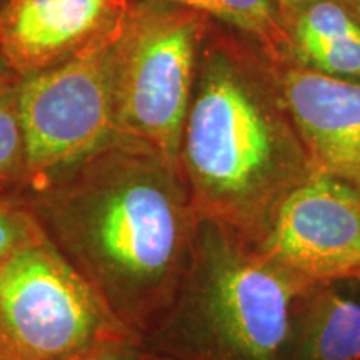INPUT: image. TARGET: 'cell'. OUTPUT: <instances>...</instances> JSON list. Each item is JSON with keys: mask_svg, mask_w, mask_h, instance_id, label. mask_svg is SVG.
<instances>
[{"mask_svg": "<svg viewBox=\"0 0 360 360\" xmlns=\"http://www.w3.org/2000/svg\"><path fill=\"white\" fill-rule=\"evenodd\" d=\"M20 195L53 247L146 342L177 297L199 222L179 162L119 135Z\"/></svg>", "mask_w": 360, "mask_h": 360, "instance_id": "cell-1", "label": "cell"}, {"mask_svg": "<svg viewBox=\"0 0 360 360\" xmlns=\"http://www.w3.org/2000/svg\"><path fill=\"white\" fill-rule=\"evenodd\" d=\"M143 342L135 337L112 340L101 345L80 360H141Z\"/></svg>", "mask_w": 360, "mask_h": 360, "instance_id": "cell-14", "label": "cell"}, {"mask_svg": "<svg viewBox=\"0 0 360 360\" xmlns=\"http://www.w3.org/2000/svg\"><path fill=\"white\" fill-rule=\"evenodd\" d=\"M207 17L162 0L132 4L112 51L115 130L179 162Z\"/></svg>", "mask_w": 360, "mask_h": 360, "instance_id": "cell-4", "label": "cell"}, {"mask_svg": "<svg viewBox=\"0 0 360 360\" xmlns=\"http://www.w3.org/2000/svg\"><path fill=\"white\" fill-rule=\"evenodd\" d=\"M11 75H13V74H12L11 70L7 69V65L4 64V60H2V58H0V80H2V79H6V77H11Z\"/></svg>", "mask_w": 360, "mask_h": 360, "instance_id": "cell-18", "label": "cell"}, {"mask_svg": "<svg viewBox=\"0 0 360 360\" xmlns=\"http://www.w3.org/2000/svg\"><path fill=\"white\" fill-rule=\"evenodd\" d=\"M259 247L305 285L360 281V191L314 172L285 197Z\"/></svg>", "mask_w": 360, "mask_h": 360, "instance_id": "cell-7", "label": "cell"}, {"mask_svg": "<svg viewBox=\"0 0 360 360\" xmlns=\"http://www.w3.org/2000/svg\"><path fill=\"white\" fill-rule=\"evenodd\" d=\"M117 37L56 69L20 80L27 167L22 192L37 191L119 137L112 96Z\"/></svg>", "mask_w": 360, "mask_h": 360, "instance_id": "cell-6", "label": "cell"}, {"mask_svg": "<svg viewBox=\"0 0 360 360\" xmlns=\"http://www.w3.org/2000/svg\"><path fill=\"white\" fill-rule=\"evenodd\" d=\"M11 75L0 80V193L25 186V141L19 112V85Z\"/></svg>", "mask_w": 360, "mask_h": 360, "instance_id": "cell-12", "label": "cell"}, {"mask_svg": "<svg viewBox=\"0 0 360 360\" xmlns=\"http://www.w3.org/2000/svg\"><path fill=\"white\" fill-rule=\"evenodd\" d=\"M0 360H12V359H8L7 355H4L2 352H0Z\"/></svg>", "mask_w": 360, "mask_h": 360, "instance_id": "cell-19", "label": "cell"}, {"mask_svg": "<svg viewBox=\"0 0 360 360\" xmlns=\"http://www.w3.org/2000/svg\"><path fill=\"white\" fill-rule=\"evenodd\" d=\"M304 287L249 238L199 219L177 297L143 347L184 360H281Z\"/></svg>", "mask_w": 360, "mask_h": 360, "instance_id": "cell-3", "label": "cell"}, {"mask_svg": "<svg viewBox=\"0 0 360 360\" xmlns=\"http://www.w3.org/2000/svg\"><path fill=\"white\" fill-rule=\"evenodd\" d=\"M179 165L197 217L257 245L285 197L314 174L294 125L224 49L199 58Z\"/></svg>", "mask_w": 360, "mask_h": 360, "instance_id": "cell-2", "label": "cell"}, {"mask_svg": "<svg viewBox=\"0 0 360 360\" xmlns=\"http://www.w3.org/2000/svg\"><path fill=\"white\" fill-rule=\"evenodd\" d=\"M135 337L47 237L0 262V352L12 360H80Z\"/></svg>", "mask_w": 360, "mask_h": 360, "instance_id": "cell-5", "label": "cell"}, {"mask_svg": "<svg viewBox=\"0 0 360 360\" xmlns=\"http://www.w3.org/2000/svg\"><path fill=\"white\" fill-rule=\"evenodd\" d=\"M130 0H7L0 58L19 79L56 69L115 39Z\"/></svg>", "mask_w": 360, "mask_h": 360, "instance_id": "cell-8", "label": "cell"}, {"mask_svg": "<svg viewBox=\"0 0 360 360\" xmlns=\"http://www.w3.org/2000/svg\"><path fill=\"white\" fill-rule=\"evenodd\" d=\"M278 4V7L283 8H290V11H299L300 7H304L305 4L312 2V0H276Z\"/></svg>", "mask_w": 360, "mask_h": 360, "instance_id": "cell-16", "label": "cell"}, {"mask_svg": "<svg viewBox=\"0 0 360 360\" xmlns=\"http://www.w3.org/2000/svg\"><path fill=\"white\" fill-rule=\"evenodd\" d=\"M141 360H184V359H179V357H174V355H169V354H162V352H155V350H150V349H142V354H141Z\"/></svg>", "mask_w": 360, "mask_h": 360, "instance_id": "cell-15", "label": "cell"}, {"mask_svg": "<svg viewBox=\"0 0 360 360\" xmlns=\"http://www.w3.org/2000/svg\"><path fill=\"white\" fill-rule=\"evenodd\" d=\"M342 2L347 6L349 11L355 15V19L360 22V0H342Z\"/></svg>", "mask_w": 360, "mask_h": 360, "instance_id": "cell-17", "label": "cell"}, {"mask_svg": "<svg viewBox=\"0 0 360 360\" xmlns=\"http://www.w3.org/2000/svg\"><path fill=\"white\" fill-rule=\"evenodd\" d=\"M214 17L242 32L254 35L277 51L290 42L281 20V7L276 0H162Z\"/></svg>", "mask_w": 360, "mask_h": 360, "instance_id": "cell-11", "label": "cell"}, {"mask_svg": "<svg viewBox=\"0 0 360 360\" xmlns=\"http://www.w3.org/2000/svg\"><path fill=\"white\" fill-rule=\"evenodd\" d=\"M359 360H360V359H359Z\"/></svg>", "mask_w": 360, "mask_h": 360, "instance_id": "cell-20", "label": "cell"}, {"mask_svg": "<svg viewBox=\"0 0 360 360\" xmlns=\"http://www.w3.org/2000/svg\"><path fill=\"white\" fill-rule=\"evenodd\" d=\"M360 281L309 283L289 310L281 360H359Z\"/></svg>", "mask_w": 360, "mask_h": 360, "instance_id": "cell-10", "label": "cell"}, {"mask_svg": "<svg viewBox=\"0 0 360 360\" xmlns=\"http://www.w3.org/2000/svg\"><path fill=\"white\" fill-rule=\"evenodd\" d=\"M45 237L42 225L20 192L0 193V262Z\"/></svg>", "mask_w": 360, "mask_h": 360, "instance_id": "cell-13", "label": "cell"}, {"mask_svg": "<svg viewBox=\"0 0 360 360\" xmlns=\"http://www.w3.org/2000/svg\"><path fill=\"white\" fill-rule=\"evenodd\" d=\"M282 96L314 172L360 191V82L294 69Z\"/></svg>", "mask_w": 360, "mask_h": 360, "instance_id": "cell-9", "label": "cell"}]
</instances>
